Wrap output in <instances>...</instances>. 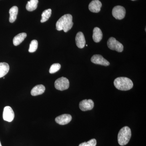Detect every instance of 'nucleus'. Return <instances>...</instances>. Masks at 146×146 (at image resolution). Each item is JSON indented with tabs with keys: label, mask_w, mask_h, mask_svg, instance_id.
I'll use <instances>...</instances> for the list:
<instances>
[{
	"label": "nucleus",
	"mask_w": 146,
	"mask_h": 146,
	"mask_svg": "<svg viewBox=\"0 0 146 146\" xmlns=\"http://www.w3.org/2000/svg\"><path fill=\"white\" fill-rule=\"evenodd\" d=\"M72 119V117L71 115L63 114L56 117L55 119V121L61 125H65L69 123Z\"/></svg>",
	"instance_id": "10"
},
{
	"label": "nucleus",
	"mask_w": 146,
	"mask_h": 146,
	"mask_svg": "<svg viewBox=\"0 0 146 146\" xmlns=\"http://www.w3.org/2000/svg\"><path fill=\"white\" fill-rule=\"evenodd\" d=\"M14 112L11 107L7 106L4 108L3 112V118L5 121L10 122L14 119Z\"/></svg>",
	"instance_id": "7"
},
{
	"label": "nucleus",
	"mask_w": 146,
	"mask_h": 146,
	"mask_svg": "<svg viewBox=\"0 0 146 146\" xmlns=\"http://www.w3.org/2000/svg\"><path fill=\"white\" fill-rule=\"evenodd\" d=\"M0 146H2L1 144V142H0Z\"/></svg>",
	"instance_id": "23"
},
{
	"label": "nucleus",
	"mask_w": 146,
	"mask_h": 146,
	"mask_svg": "<svg viewBox=\"0 0 146 146\" xmlns=\"http://www.w3.org/2000/svg\"><path fill=\"white\" fill-rule=\"evenodd\" d=\"M45 87L42 84L36 85L32 89L31 94L33 96H37L42 95L45 91Z\"/></svg>",
	"instance_id": "14"
},
{
	"label": "nucleus",
	"mask_w": 146,
	"mask_h": 146,
	"mask_svg": "<svg viewBox=\"0 0 146 146\" xmlns=\"http://www.w3.org/2000/svg\"><path fill=\"white\" fill-rule=\"evenodd\" d=\"M61 66L59 63H54L51 66L49 70V72L50 74H54L59 70Z\"/></svg>",
	"instance_id": "21"
},
{
	"label": "nucleus",
	"mask_w": 146,
	"mask_h": 146,
	"mask_svg": "<svg viewBox=\"0 0 146 146\" xmlns=\"http://www.w3.org/2000/svg\"><path fill=\"white\" fill-rule=\"evenodd\" d=\"M131 1H136V0H131Z\"/></svg>",
	"instance_id": "24"
},
{
	"label": "nucleus",
	"mask_w": 146,
	"mask_h": 146,
	"mask_svg": "<svg viewBox=\"0 0 146 146\" xmlns=\"http://www.w3.org/2000/svg\"><path fill=\"white\" fill-rule=\"evenodd\" d=\"M96 140L95 139H92L88 142L82 143L79 146H96Z\"/></svg>",
	"instance_id": "22"
},
{
	"label": "nucleus",
	"mask_w": 146,
	"mask_h": 146,
	"mask_svg": "<svg viewBox=\"0 0 146 146\" xmlns=\"http://www.w3.org/2000/svg\"><path fill=\"white\" fill-rule=\"evenodd\" d=\"M56 89L59 91L67 90L70 86V82L68 79L65 77L60 78L56 80L54 82Z\"/></svg>",
	"instance_id": "5"
},
{
	"label": "nucleus",
	"mask_w": 146,
	"mask_h": 146,
	"mask_svg": "<svg viewBox=\"0 0 146 146\" xmlns=\"http://www.w3.org/2000/svg\"><path fill=\"white\" fill-rule=\"evenodd\" d=\"M51 13L52 10L50 9H48L44 11L42 13V18L41 20V23H44L48 21L50 17Z\"/></svg>",
	"instance_id": "19"
},
{
	"label": "nucleus",
	"mask_w": 146,
	"mask_h": 146,
	"mask_svg": "<svg viewBox=\"0 0 146 146\" xmlns=\"http://www.w3.org/2000/svg\"><path fill=\"white\" fill-rule=\"evenodd\" d=\"M72 19V16L71 14L63 15L56 22V26L57 30H63L65 33L69 31L73 27Z\"/></svg>",
	"instance_id": "1"
},
{
	"label": "nucleus",
	"mask_w": 146,
	"mask_h": 146,
	"mask_svg": "<svg viewBox=\"0 0 146 146\" xmlns=\"http://www.w3.org/2000/svg\"><path fill=\"white\" fill-rule=\"evenodd\" d=\"M38 0H30L28 2L26 5L27 10L29 11H32L35 10L37 7Z\"/></svg>",
	"instance_id": "18"
},
{
	"label": "nucleus",
	"mask_w": 146,
	"mask_h": 146,
	"mask_svg": "<svg viewBox=\"0 0 146 146\" xmlns=\"http://www.w3.org/2000/svg\"><path fill=\"white\" fill-rule=\"evenodd\" d=\"M115 87L121 91H128L132 89L133 83L131 80L126 77H119L114 82Z\"/></svg>",
	"instance_id": "2"
},
{
	"label": "nucleus",
	"mask_w": 146,
	"mask_h": 146,
	"mask_svg": "<svg viewBox=\"0 0 146 146\" xmlns=\"http://www.w3.org/2000/svg\"><path fill=\"white\" fill-rule=\"evenodd\" d=\"M27 33H22L17 35L13 39V44L14 46H17L24 41L25 38L27 37Z\"/></svg>",
	"instance_id": "16"
},
{
	"label": "nucleus",
	"mask_w": 146,
	"mask_h": 146,
	"mask_svg": "<svg viewBox=\"0 0 146 146\" xmlns=\"http://www.w3.org/2000/svg\"><path fill=\"white\" fill-rule=\"evenodd\" d=\"M94 102L91 100H84L80 102L79 108L83 111L91 110L94 108Z\"/></svg>",
	"instance_id": "9"
},
{
	"label": "nucleus",
	"mask_w": 146,
	"mask_h": 146,
	"mask_svg": "<svg viewBox=\"0 0 146 146\" xmlns=\"http://www.w3.org/2000/svg\"><path fill=\"white\" fill-rule=\"evenodd\" d=\"M125 9L121 6H116L112 9V16L116 19L122 20L125 17Z\"/></svg>",
	"instance_id": "6"
},
{
	"label": "nucleus",
	"mask_w": 146,
	"mask_h": 146,
	"mask_svg": "<svg viewBox=\"0 0 146 146\" xmlns=\"http://www.w3.org/2000/svg\"><path fill=\"white\" fill-rule=\"evenodd\" d=\"M76 46L80 48H83L86 44L85 37L83 33L81 32H79L76 36Z\"/></svg>",
	"instance_id": "11"
},
{
	"label": "nucleus",
	"mask_w": 146,
	"mask_h": 146,
	"mask_svg": "<svg viewBox=\"0 0 146 146\" xmlns=\"http://www.w3.org/2000/svg\"><path fill=\"white\" fill-rule=\"evenodd\" d=\"M9 70V66L7 63H0V78L3 77L8 73Z\"/></svg>",
	"instance_id": "17"
},
{
	"label": "nucleus",
	"mask_w": 146,
	"mask_h": 146,
	"mask_svg": "<svg viewBox=\"0 0 146 146\" xmlns=\"http://www.w3.org/2000/svg\"><path fill=\"white\" fill-rule=\"evenodd\" d=\"M131 136L130 128L125 126L121 129L118 133V141L120 145L124 146L129 143Z\"/></svg>",
	"instance_id": "3"
},
{
	"label": "nucleus",
	"mask_w": 146,
	"mask_h": 146,
	"mask_svg": "<svg viewBox=\"0 0 146 146\" xmlns=\"http://www.w3.org/2000/svg\"><path fill=\"white\" fill-rule=\"evenodd\" d=\"M91 61L92 63L96 64L104 65L105 66H108L110 65V63L105 59L102 55L100 54L94 55L91 58Z\"/></svg>",
	"instance_id": "8"
},
{
	"label": "nucleus",
	"mask_w": 146,
	"mask_h": 146,
	"mask_svg": "<svg viewBox=\"0 0 146 146\" xmlns=\"http://www.w3.org/2000/svg\"><path fill=\"white\" fill-rule=\"evenodd\" d=\"M102 3L99 0H94L90 3L89 5V10L94 13H98L101 10Z\"/></svg>",
	"instance_id": "12"
},
{
	"label": "nucleus",
	"mask_w": 146,
	"mask_h": 146,
	"mask_svg": "<svg viewBox=\"0 0 146 146\" xmlns=\"http://www.w3.org/2000/svg\"><path fill=\"white\" fill-rule=\"evenodd\" d=\"M37 47H38V42L37 40H32L30 44L29 48V52H34L37 50Z\"/></svg>",
	"instance_id": "20"
},
{
	"label": "nucleus",
	"mask_w": 146,
	"mask_h": 146,
	"mask_svg": "<svg viewBox=\"0 0 146 146\" xmlns=\"http://www.w3.org/2000/svg\"><path fill=\"white\" fill-rule=\"evenodd\" d=\"M107 45L109 48L117 51L118 52H122L123 50V46L114 37H111L108 39Z\"/></svg>",
	"instance_id": "4"
},
{
	"label": "nucleus",
	"mask_w": 146,
	"mask_h": 146,
	"mask_svg": "<svg viewBox=\"0 0 146 146\" xmlns=\"http://www.w3.org/2000/svg\"><path fill=\"white\" fill-rule=\"evenodd\" d=\"M103 34L101 30L99 28L96 27L93 31V39L94 42L98 43L102 39Z\"/></svg>",
	"instance_id": "13"
},
{
	"label": "nucleus",
	"mask_w": 146,
	"mask_h": 146,
	"mask_svg": "<svg viewBox=\"0 0 146 146\" xmlns=\"http://www.w3.org/2000/svg\"><path fill=\"white\" fill-rule=\"evenodd\" d=\"M18 7L16 6L12 7L10 9L9 11V14H10L9 21L10 23H14L16 21L17 15H18Z\"/></svg>",
	"instance_id": "15"
}]
</instances>
